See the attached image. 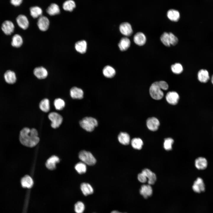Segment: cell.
Wrapping results in <instances>:
<instances>
[{
	"label": "cell",
	"mask_w": 213,
	"mask_h": 213,
	"mask_svg": "<svg viewBox=\"0 0 213 213\" xmlns=\"http://www.w3.org/2000/svg\"><path fill=\"white\" fill-rule=\"evenodd\" d=\"M39 140L38 131L35 128L30 129L25 127L20 132V141L22 144L25 146L33 147L37 144Z\"/></svg>",
	"instance_id": "obj_1"
},
{
	"label": "cell",
	"mask_w": 213,
	"mask_h": 213,
	"mask_svg": "<svg viewBox=\"0 0 213 213\" xmlns=\"http://www.w3.org/2000/svg\"><path fill=\"white\" fill-rule=\"evenodd\" d=\"M80 126L88 132H92L98 125L97 120L92 117H85L79 122Z\"/></svg>",
	"instance_id": "obj_2"
},
{
	"label": "cell",
	"mask_w": 213,
	"mask_h": 213,
	"mask_svg": "<svg viewBox=\"0 0 213 213\" xmlns=\"http://www.w3.org/2000/svg\"><path fill=\"white\" fill-rule=\"evenodd\" d=\"M160 87L158 81L153 83L149 88V93L151 97L155 100H160L164 96V93Z\"/></svg>",
	"instance_id": "obj_3"
},
{
	"label": "cell",
	"mask_w": 213,
	"mask_h": 213,
	"mask_svg": "<svg viewBox=\"0 0 213 213\" xmlns=\"http://www.w3.org/2000/svg\"><path fill=\"white\" fill-rule=\"evenodd\" d=\"M79 157L83 162L89 165H94L96 160L92 154L89 152L85 150L80 151L79 154Z\"/></svg>",
	"instance_id": "obj_4"
},
{
	"label": "cell",
	"mask_w": 213,
	"mask_h": 213,
	"mask_svg": "<svg viewBox=\"0 0 213 213\" xmlns=\"http://www.w3.org/2000/svg\"><path fill=\"white\" fill-rule=\"evenodd\" d=\"M48 117L51 122V126L54 128H58L62 123L63 121L62 117L56 112H52L50 113Z\"/></svg>",
	"instance_id": "obj_5"
},
{
	"label": "cell",
	"mask_w": 213,
	"mask_h": 213,
	"mask_svg": "<svg viewBox=\"0 0 213 213\" xmlns=\"http://www.w3.org/2000/svg\"><path fill=\"white\" fill-rule=\"evenodd\" d=\"M14 25L11 21L6 20L4 21L1 25V29L4 34L7 36L11 35L14 32Z\"/></svg>",
	"instance_id": "obj_6"
},
{
	"label": "cell",
	"mask_w": 213,
	"mask_h": 213,
	"mask_svg": "<svg viewBox=\"0 0 213 213\" xmlns=\"http://www.w3.org/2000/svg\"><path fill=\"white\" fill-rule=\"evenodd\" d=\"M37 24L39 30L42 31H45L49 28L50 22L46 16L42 15L38 19Z\"/></svg>",
	"instance_id": "obj_7"
},
{
	"label": "cell",
	"mask_w": 213,
	"mask_h": 213,
	"mask_svg": "<svg viewBox=\"0 0 213 213\" xmlns=\"http://www.w3.org/2000/svg\"><path fill=\"white\" fill-rule=\"evenodd\" d=\"M192 189L194 192L198 193L205 191V184L203 180L201 178L198 177L194 181L192 186Z\"/></svg>",
	"instance_id": "obj_8"
},
{
	"label": "cell",
	"mask_w": 213,
	"mask_h": 213,
	"mask_svg": "<svg viewBox=\"0 0 213 213\" xmlns=\"http://www.w3.org/2000/svg\"><path fill=\"white\" fill-rule=\"evenodd\" d=\"M16 22L18 26L23 30H26L29 27V20L27 17L24 15H19L17 17Z\"/></svg>",
	"instance_id": "obj_9"
},
{
	"label": "cell",
	"mask_w": 213,
	"mask_h": 213,
	"mask_svg": "<svg viewBox=\"0 0 213 213\" xmlns=\"http://www.w3.org/2000/svg\"><path fill=\"white\" fill-rule=\"evenodd\" d=\"M4 77L5 82L9 84H12L16 82L17 77L15 72L11 70H8L4 73Z\"/></svg>",
	"instance_id": "obj_10"
},
{
	"label": "cell",
	"mask_w": 213,
	"mask_h": 213,
	"mask_svg": "<svg viewBox=\"0 0 213 213\" xmlns=\"http://www.w3.org/2000/svg\"><path fill=\"white\" fill-rule=\"evenodd\" d=\"M160 125V122L155 117L148 118L146 120V125L150 130L155 131L157 130Z\"/></svg>",
	"instance_id": "obj_11"
},
{
	"label": "cell",
	"mask_w": 213,
	"mask_h": 213,
	"mask_svg": "<svg viewBox=\"0 0 213 213\" xmlns=\"http://www.w3.org/2000/svg\"><path fill=\"white\" fill-rule=\"evenodd\" d=\"M166 99L167 101L169 104L175 105L178 103L179 99V96L176 92L170 91L167 94Z\"/></svg>",
	"instance_id": "obj_12"
},
{
	"label": "cell",
	"mask_w": 213,
	"mask_h": 213,
	"mask_svg": "<svg viewBox=\"0 0 213 213\" xmlns=\"http://www.w3.org/2000/svg\"><path fill=\"white\" fill-rule=\"evenodd\" d=\"M119 30L122 34L126 36H130L133 32L131 25L127 22L121 23L120 26Z\"/></svg>",
	"instance_id": "obj_13"
},
{
	"label": "cell",
	"mask_w": 213,
	"mask_h": 213,
	"mask_svg": "<svg viewBox=\"0 0 213 213\" xmlns=\"http://www.w3.org/2000/svg\"><path fill=\"white\" fill-rule=\"evenodd\" d=\"M33 73L36 77L40 79L46 78L48 75L47 70L43 67H38L35 68L33 70Z\"/></svg>",
	"instance_id": "obj_14"
},
{
	"label": "cell",
	"mask_w": 213,
	"mask_h": 213,
	"mask_svg": "<svg viewBox=\"0 0 213 213\" xmlns=\"http://www.w3.org/2000/svg\"><path fill=\"white\" fill-rule=\"evenodd\" d=\"M197 78L200 83H206L210 79L208 71L205 69H202L200 70L197 73Z\"/></svg>",
	"instance_id": "obj_15"
},
{
	"label": "cell",
	"mask_w": 213,
	"mask_h": 213,
	"mask_svg": "<svg viewBox=\"0 0 213 213\" xmlns=\"http://www.w3.org/2000/svg\"><path fill=\"white\" fill-rule=\"evenodd\" d=\"M146 177L149 184L153 185L156 179L155 174L148 169H144L142 171Z\"/></svg>",
	"instance_id": "obj_16"
},
{
	"label": "cell",
	"mask_w": 213,
	"mask_h": 213,
	"mask_svg": "<svg viewBox=\"0 0 213 213\" xmlns=\"http://www.w3.org/2000/svg\"><path fill=\"white\" fill-rule=\"evenodd\" d=\"M70 94L72 99H80L83 97L84 93L81 89L73 87L70 90Z\"/></svg>",
	"instance_id": "obj_17"
},
{
	"label": "cell",
	"mask_w": 213,
	"mask_h": 213,
	"mask_svg": "<svg viewBox=\"0 0 213 213\" xmlns=\"http://www.w3.org/2000/svg\"><path fill=\"white\" fill-rule=\"evenodd\" d=\"M153 192L152 189L149 184L143 185L140 190V193L145 198H147L151 196Z\"/></svg>",
	"instance_id": "obj_18"
},
{
	"label": "cell",
	"mask_w": 213,
	"mask_h": 213,
	"mask_svg": "<svg viewBox=\"0 0 213 213\" xmlns=\"http://www.w3.org/2000/svg\"><path fill=\"white\" fill-rule=\"evenodd\" d=\"M59 162V158L57 156L53 155L47 159L46 163V166L49 169L53 170L55 169L56 164Z\"/></svg>",
	"instance_id": "obj_19"
},
{
	"label": "cell",
	"mask_w": 213,
	"mask_h": 213,
	"mask_svg": "<svg viewBox=\"0 0 213 213\" xmlns=\"http://www.w3.org/2000/svg\"><path fill=\"white\" fill-rule=\"evenodd\" d=\"M195 164L196 167L199 170L206 169L208 165V162L206 159L202 157L196 158L195 160Z\"/></svg>",
	"instance_id": "obj_20"
},
{
	"label": "cell",
	"mask_w": 213,
	"mask_h": 213,
	"mask_svg": "<svg viewBox=\"0 0 213 213\" xmlns=\"http://www.w3.org/2000/svg\"><path fill=\"white\" fill-rule=\"evenodd\" d=\"M134 43L139 46L143 45L146 43V38L144 33L139 32L135 34L133 37Z\"/></svg>",
	"instance_id": "obj_21"
},
{
	"label": "cell",
	"mask_w": 213,
	"mask_h": 213,
	"mask_svg": "<svg viewBox=\"0 0 213 213\" xmlns=\"http://www.w3.org/2000/svg\"><path fill=\"white\" fill-rule=\"evenodd\" d=\"M75 47L78 52L82 54L85 53L87 50V42L84 40L78 41L75 43Z\"/></svg>",
	"instance_id": "obj_22"
},
{
	"label": "cell",
	"mask_w": 213,
	"mask_h": 213,
	"mask_svg": "<svg viewBox=\"0 0 213 213\" xmlns=\"http://www.w3.org/2000/svg\"><path fill=\"white\" fill-rule=\"evenodd\" d=\"M60 9L59 6L56 4H51L46 9L47 13L50 16H54L59 14Z\"/></svg>",
	"instance_id": "obj_23"
},
{
	"label": "cell",
	"mask_w": 213,
	"mask_h": 213,
	"mask_svg": "<svg viewBox=\"0 0 213 213\" xmlns=\"http://www.w3.org/2000/svg\"><path fill=\"white\" fill-rule=\"evenodd\" d=\"M23 43L22 36L19 34H15L12 37L11 42V45L13 47L18 48L20 47Z\"/></svg>",
	"instance_id": "obj_24"
},
{
	"label": "cell",
	"mask_w": 213,
	"mask_h": 213,
	"mask_svg": "<svg viewBox=\"0 0 213 213\" xmlns=\"http://www.w3.org/2000/svg\"><path fill=\"white\" fill-rule=\"evenodd\" d=\"M22 186L24 188H30L33 186V182L32 178L29 175H25L21 180Z\"/></svg>",
	"instance_id": "obj_25"
},
{
	"label": "cell",
	"mask_w": 213,
	"mask_h": 213,
	"mask_svg": "<svg viewBox=\"0 0 213 213\" xmlns=\"http://www.w3.org/2000/svg\"><path fill=\"white\" fill-rule=\"evenodd\" d=\"M130 41L127 37L122 38L120 41L118 46L120 49L122 51L126 50L130 47Z\"/></svg>",
	"instance_id": "obj_26"
},
{
	"label": "cell",
	"mask_w": 213,
	"mask_h": 213,
	"mask_svg": "<svg viewBox=\"0 0 213 213\" xmlns=\"http://www.w3.org/2000/svg\"><path fill=\"white\" fill-rule=\"evenodd\" d=\"M80 189L83 193L85 196L91 194L94 191L93 187L88 183H82L80 185Z\"/></svg>",
	"instance_id": "obj_27"
},
{
	"label": "cell",
	"mask_w": 213,
	"mask_h": 213,
	"mask_svg": "<svg viewBox=\"0 0 213 213\" xmlns=\"http://www.w3.org/2000/svg\"><path fill=\"white\" fill-rule=\"evenodd\" d=\"M118 139L119 142L124 145H128L130 141V135L126 132L120 133L118 135Z\"/></svg>",
	"instance_id": "obj_28"
},
{
	"label": "cell",
	"mask_w": 213,
	"mask_h": 213,
	"mask_svg": "<svg viewBox=\"0 0 213 213\" xmlns=\"http://www.w3.org/2000/svg\"><path fill=\"white\" fill-rule=\"evenodd\" d=\"M102 72L104 76L108 78H113L116 74L115 69L109 65L105 66L103 68Z\"/></svg>",
	"instance_id": "obj_29"
},
{
	"label": "cell",
	"mask_w": 213,
	"mask_h": 213,
	"mask_svg": "<svg viewBox=\"0 0 213 213\" xmlns=\"http://www.w3.org/2000/svg\"><path fill=\"white\" fill-rule=\"evenodd\" d=\"M30 11V15L34 18H38L42 15V10L38 6H35L31 7Z\"/></svg>",
	"instance_id": "obj_30"
},
{
	"label": "cell",
	"mask_w": 213,
	"mask_h": 213,
	"mask_svg": "<svg viewBox=\"0 0 213 213\" xmlns=\"http://www.w3.org/2000/svg\"><path fill=\"white\" fill-rule=\"evenodd\" d=\"M167 16L169 19L174 22L177 21L180 17V14L179 12L173 9L169 10L167 12Z\"/></svg>",
	"instance_id": "obj_31"
},
{
	"label": "cell",
	"mask_w": 213,
	"mask_h": 213,
	"mask_svg": "<svg viewBox=\"0 0 213 213\" xmlns=\"http://www.w3.org/2000/svg\"><path fill=\"white\" fill-rule=\"evenodd\" d=\"M76 7L75 2L73 0H67L62 5V8L66 11L71 12Z\"/></svg>",
	"instance_id": "obj_32"
},
{
	"label": "cell",
	"mask_w": 213,
	"mask_h": 213,
	"mask_svg": "<svg viewBox=\"0 0 213 213\" xmlns=\"http://www.w3.org/2000/svg\"><path fill=\"white\" fill-rule=\"evenodd\" d=\"M40 109L44 112H48L50 110L49 101L47 99H44L40 102L39 104Z\"/></svg>",
	"instance_id": "obj_33"
},
{
	"label": "cell",
	"mask_w": 213,
	"mask_h": 213,
	"mask_svg": "<svg viewBox=\"0 0 213 213\" xmlns=\"http://www.w3.org/2000/svg\"><path fill=\"white\" fill-rule=\"evenodd\" d=\"M131 145L134 149L140 150L141 149L143 145L142 140L139 138H134L131 141Z\"/></svg>",
	"instance_id": "obj_34"
},
{
	"label": "cell",
	"mask_w": 213,
	"mask_h": 213,
	"mask_svg": "<svg viewBox=\"0 0 213 213\" xmlns=\"http://www.w3.org/2000/svg\"><path fill=\"white\" fill-rule=\"evenodd\" d=\"M161 41L165 46L169 47L171 45L170 38L169 33L164 32L161 36Z\"/></svg>",
	"instance_id": "obj_35"
},
{
	"label": "cell",
	"mask_w": 213,
	"mask_h": 213,
	"mask_svg": "<svg viewBox=\"0 0 213 213\" xmlns=\"http://www.w3.org/2000/svg\"><path fill=\"white\" fill-rule=\"evenodd\" d=\"M85 208L84 204L81 201L77 202L74 205V211L76 213H83Z\"/></svg>",
	"instance_id": "obj_36"
},
{
	"label": "cell",
	"mask_w": 213,
	"mask_h": 213,
	"mask_svg": "<svg viewBox=\"0 0 213 213\" xmlns=\"http://www.w3.org/2000/svg\"><path fill=\"white\" fill-rule=\"evenodd\" d=\"M75 169L79 173L82 174L86 172L87 167L85 163L83 162H80L76 164Z\"/></svg>",
	"instance_id": "obj_37"
},
{
	"label": "cell",
	"mask_w": 213,
	"mask_h": 213,
	"mask_svg": "<svg viewBox=\"0 0 213 213\" xmlns=\"http://www.w3.org/2000/svg\"><path fill=\"white\" fill-rule=\"evenodd\" d=\"M55 109L57 110H61L64 107L65 103L64 101L60 98L56 99L54 101Z\"/></svg>",
	"instance_id": "obj_38"
},
{
	"label": "cell",
	"mask_w": 213,
	"mask_h": 213,
	"mask_svg": "<svg viewBox=\"0 0 213 213\" xmlns=\"http://www.w3.org/2000/svg\"><path fill=\"white\" fill-rule=\"evenodd\" d=\"M171 69L173 73L176 74L181 73L183 71L182 65L179 63H176L171 66Z\"/></svg>",
	"instance_id": "obj_39"
},
{
	"label": "cell",
	"mask_w": 213,
	"mask_h": 213,
	"mask_svg": "<svg viewBox=\"0 0 213 213\" xmlns=\"http://www.w3.org/2000/svg\"><path fill=\"white\" fill-rule=\"evenodd\" d=\"M173 142V140L171 138H169L165 139L164 143V149L167 151L171 150Z\"/></svg>",
	"instance_id": "obj_40"
},
{
	"label": "cell",
	"mask_w": 213,
	"mask_h": 213,
	"mask_svg": "<svg viewBox=\"0 0 213 213\" xmlns=\"http://www.w3.org/2000/svg\"><path fill=\"white\" fill-rule=\"evenodd\" d=\"M170 38V43L171 45H175L178 43V38L172 33H169Z\"/></svg>",
	"instance_id": "obj_41"
},
{
	"label": "cell",
	"mask_w": 213,
	"mask_h": 213,
	"mask_svg": "<svg viewBox=\"0 0 213 213\" xmlns=\"http://www.w3.org/2000/svg\"><path fill=\"white\" fill-rule=\"evenodd\" d=\"M138 180L142 183H145L147 181L146 176L142 172L138 174Z\"/></svg>",
	"instance_id": "obj_42"
},
{
	"label": "cell",
	"mask_w": 213,
	"mask_h": 213,
	"mask_svg": "<svg viewBox=\"0 0 213 213\" xmlns=\"http://www.w3.org/2000/svg\"><path fill=\"white\" fill-rule=\"evenodd\" d=\"M158 83L162 90H166L168 89V85L166 82L164 81H158Z\"/></svg>",
	"instance_id": "obj_43"
},
{
	"label": "cell",
	"mask_w": 213,
	"mask_h": 213,
	"mask_svg": "<svg viewBox=\"0 0 213 213\" xmlns=\"http://www.w3.org/2000/svg\"><path fill=\"white\" fill-rule=\"evenodd\" d=\"M23 0H10L11 4L15 6L20 5L22 2Z\"/></svg>",
	"instance_id": "obj_44"
},
{
	"label": "cell",
	"mask_w": 213,
	"mask_h": 213,
	"mask_svg": "<svg viewBox=\"0 0 213 213\" xmlns=\"http://www.w3.org/2000/svg\"><path fill=\"white\" fill-rule=\"evenodd\" d=\"M110 213H127L126 212H122L114 210L112 211Z\"/></svg>",
	"instance_id": "obj_45"
},
{
	"label": "cell",
	"mask_w": 213,
	"mask_h": 213,
	"mask_svg": "<svg viewBox=\"0 0 213 213\" xmlns=\"http://www.w3.org/2000/svg\"><path fill=\"white\" fill-rule=\"evenodd\" d=\"M211 82L212 84L213 85V74L212 75L211 78Z\"/></svg>",
	"instance_id": "obj_46"
}]
</instances>
